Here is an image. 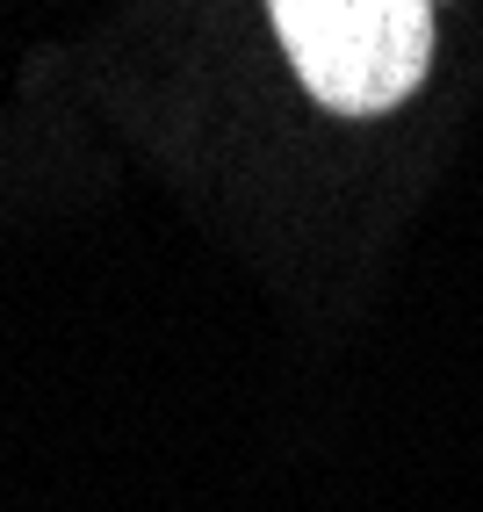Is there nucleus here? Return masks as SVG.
Instances as JSON below:
<instances>
[{"mask_svg": "<svg viewBox=\"0 0 483 512\" xmlns=\"http://www.w3.org/2000/svg\"><path fill=\"white\" fill-rule=\"evenodd\" d=\"M440 0H267L296 80L339 116H390L433 65Z\"/></svg>", "mask_w": 483, "mask_h": 512, "instance_id": "nucleus-1", "label": "nucleus"}]
</instances>
